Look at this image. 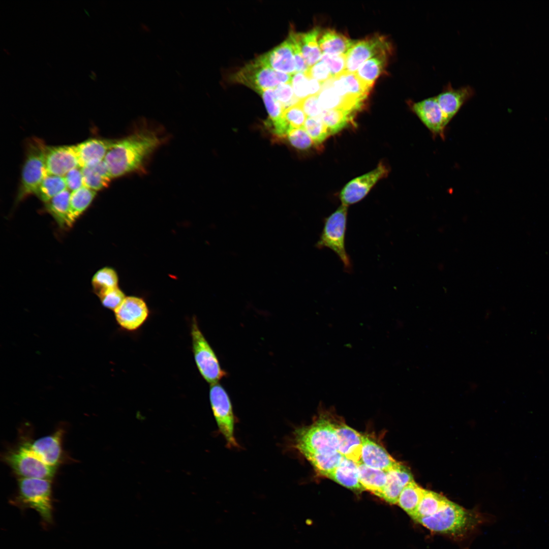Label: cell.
Listing matches in <instances>:
<instances>
[{"instance_id":"cell-1","label":"cell","mask_w":549,"mask_h":549,"mask_svg":"<svg viewBox=\"0 0 549 549\" xmlns=\"http://www.w3.org/2000/svg\"><path fill=\"white\" fill-rule=\"evenodd\" d=\"M163 142V138L150 129L139 130L115 140L104 159L112 177L142 170L147 160Z\"/></svg>"},{"instance_id":"cell-2","label":"cell","mask_w":549,"mask_h":549,"mask_svg":"<svg viewBox=\"0 0 549 549\" xmlns=\"http://www.w3.org/2000/svg\"><path fill=\"white\" fill-rule=\"evenodd\" d=\"M11 504L21 510L32 508L39 514L45 526L53 523L52 480L43 478H18L16 494Z\"/></svg>"},{"instance_id":"cell-3","label":"cell","mask_w":549,"mask_h":549,"mask_svg":"<svg viewBox=\"0 0 549 549\" xmlns=\"http://www.w3.org/2000/svg\"><path fill=\"white\" fill-rule=\"evenodd\" d=\"M293 446L306 459L339 451L332 422L321 416L311 424L296 429L294 433Z\"/></svg>"},{"instance_id":"cell-4","label":"cell","mask_w":549,"mask_h":549,"mask_svg":"<svg viewBox=\"0 0 549 549\" xmlns=\"http://www.w3.org/2000/svg\"><path fill=\"white\" fill-rule=\"evenodd\" d=\"M3 460L18 478H43L52 480L57 468L45 464L31 448L28 439L5 451Z\"/></svg>"},{"instance_id":"cell-5","label":"cell","mask_w":549,"mask_h":549,"mask_svg":"<svg viewBox=\"0 0 549 549\" xmlns=\"http://www.w3.org/2000/svg\"><path fill=\"white\" fill-rule=\"evenodd\" d=\"M347 214L348 206L342 204L324 219L323 227L316 247L331 250L342 262L345 271L350 272L352 264L345 247Z\"/></svg>"},{"instance_id":"cell-6","label":"cell","mask_w":549,"mask_h":549,"mask_svg":"<svg viewBox=\"0 0 549 549\" xmlns=\"http://www.w3.org/2000/svg\"><path fill=\"white\" fill-rule=\"evenodd\" d=\"M475 521L471 513L448 500L434 514L418 518L415 522L433 532L455 535L466 531Z\"/></svg>"},{"instance_id":"cell-7","label":"cell","mask_w":549,"mask_h":549,"mask_svg":"<svg viewBox=\"0 0 549 549\" xmlns=\"http://www.w3.org/2000/svg\"><path fill=\"white\" fill-rule=\"evenodd\" d=\"M46 146L43 141L37 138L29 139L27 142L17 201H20L31 194H36L46 175L45 165Z\"/></svg>"},{"instance_id":"cell-8","label":"cell","mask_w":549,"mask_h":549,"mask_svg":"<svg viewBox=\"0 0 549 549\" xmlns=\"http://www.w3.org/2000/svg\"><path fill=\"white\" fill-rule=\"evenodd\" d=\"M292 76L272 69L257 58L236 71L231 79L260 94L264 90L274 89L280 84L290 83Z\"/></svg>"},{"instance_id":"cell-9","label":"cell","mask_w":549,"mask_h":549,"mask_svg":"<svg viewBox=\"0 0 549 549\" xmlns=\"http://www.w3.org/2000/svg\"><path fill=\"white\" fill-rule=\"evenodd\" d=\"M191 335L192 351L200 374L210 384L219 382L227 375V373L222 369L215 352L195 318L192 321Z\"/></svg>"},{"instance_id":"cell-10","label":"cell","mask_w":549,"mask_h":549,"mask_svg":"<svg viewBox=\"0 0 549 549\" xmlns=\"http://www.w3.org/2000/svg\"><path fill=\"white\" fill-rule=\"evenodd\" d=\"M209 396L218 428L228 447H238L234 434L235 417L229 395L222 385L217 382L210 384Z\"/></svg>"},{"instance_id":"cell-11","label":"cell","mask_w":549,"mask_h":549,"mask_svg":"<svg viewBox=\"0 0 549 549\" xmlns=\"http://www.w3.org/2000/svg\"><path fill=\"white\" fill-rule=\"evenodd\" d=\"M387 167L380 162L377 167L349 181L342 190L340 199L342 204L348 206L362 199L376 182L388 174Z\"/></svg>"},{"instance_id":"cell-12","label":"cell","mask_w":549,"mask_h":549,"mask_svg":"<svg viewBox=\"0 0 549 549\" xmlns=\"http://www.w3.org/2000/svg\"><path fill=\"white\" fill-rule=\"evenodd\" d=\"M410 109L423 125L430 131L433 137L445 138L446 124L444 116L435 96L414 102H408Z\"/></svg>"},{"instance_id":"cell-13","label":"cell","mask_w":549,"mask_h":549,"mask_svg":"<svg viewBox=\"0 0 549 549\" xmlns=\"http://www.w3.org/2000/svg\"><path fill=\"white\" fill-rule=\"evenodd\" d=\"M390 44L382 36L356 41L346 54L345 72L355 73L365 61L383 52L390 53Z\"/></svg>"},{"instance_id":"cell-14","label":"cell","mask_w":549,"mask_h":549,"mask_svg":"<svg viewBox=\"0 0 549 549\" xmlns=\"http://www.w3.org/2000/svg\"><path fill=\"white\" fill-rule=\"evenodd\" d=\"M64 430L56 429L51 434L37 439L28 438L29 445L34 452L48 466L57 468L63 463L65 455L63 447Z\"/></svg>"},{"instance_id":"cell-15","label":"cell","mask_w":549,"mask_h":549,"mask_svg":"<svg viewBox=\"0 0 549 549\" xmlns=\"http://www.w3.org/2000/svg\"><path fill=\"white\" fill-rule=\"evenodd\" d=\"M114 312L118 325L130 331L139 329L145 322L149 313L145 301L136 296L126 297Z\"/></svg>"},{"instance_id":"cell-16","label":"cell","mask_w":549,"mask_h":549,"mask_svg":"<svg viewBox=\"0 0 549 549\" xmlns=\"http://www.w3.org/2000/svg\"><path fill=\"white\" fill-rule=\"evenodd\" d=\"M474 95V89L470 85L455 88L450 83H448L443 86L439 94L435 96L447 126L464 105Z\"/></svg>"},{"instance_id":"cell-17","label":"cell","mask_w":549,"mask_h":549,"mask_svg":"<svg viewBox=\"0 0 549 549\" xmlns=\"http://www.w3.org/2000/svg\"><path fill=\"white\" fill-rule=\"evenodd\" d=\"M46 175L64 176L80 167L74 146H46L45 156Z\"/></svg>"},{"instance_id":"cell-18","label":"cell","mask_w":549,"mask_h":549,"mask_svg":"<svg viewBox=\"0 0 549 549\" xmlns=\"http://www.w3.org/2000/svg\"><path fill=\"white\" fill-rule=\"evenodd\" d=\"M257 58L276 71L292 75L296 73L293 46L289 37L272 50Z\"/></svg>"},{"instance_id":"cell-19","label":"cell","mask_w":549,"mask_h":549,"mask_svg":"<svg viewBox=\"0 0 549 549\" xmlns=\"http://www.w3.org/2000/svg\"><path fill=\"white\" fill-rule=\"evenodd\" d=\"M332 423L338 439L339 452L356 463L360 462L362 436L345 423Z\"/></svg>"},{"instance_id":"cell-20","label":"cell","mask_w":549,"mask_h":549,"mask_svg":"<svg viewBox=\"0 0 549 549\" xmlns=\"http://www.w3.org/2000/svg\"><path fill=\"white\" fill-rule=\"evenodd\" d=\"M360 462L367 466L388 471L399 463L396 462L380 445L362 436Z\"/></svg>"},{"instance_id":"cell-21","label":"cell","mask_w":549,"mask_h":549,"mask_svg":"<svg viewBox=\"0 0 549 549\" xmlns=\"http://www.w3.org/2000/svg\"><path fill=\"white\" fill-rule=\"evenodd\" d=\"M115 140L89 139L74 146L80 167L95 165L103 161Z\"/></svg>"},{"instance_id":"cell-22","label":"cell","mask_w":549,"mask_h":549,"mask_svg":"<svg viewBox=\"0 0 549 549\" xmlns=\"http://www.w3.org/2000/svg\"><path fill=\"white\" fill-rule=\"evenodd\" d=\"M387 479L381 498L386 502L396 504L404 487L414 480L410 470L401 463L386 472Z\"/></svg>"},{"instance_id":"cell-23","label":"cell","mask_w":549,"mask_h":549,"mask_svg":"<svg viewBox=\"0 0 549 549\" xmlns=\"http://www.w3.org/2000/svg\"><path fill=\"white\" fill-rule=\"evenodd\" d=\"M329 82L340 96L361 102L367 98L371 90L360 81L355 73L344 72L332 78Z\"/></svg>"},{"instance_id":"cell-24","label":"cell","mask_w":549,"mask_h":549,"mask_svg":"<svg viewBox=\"0 0 549 549\" xmlns=\"http://www.w3.org/2000/svg\"><path fill=\"white\" fill-rule=\"evenodd\" d=\"M318 103L324 110L340 109L354 112L361 106V101L340 96L330 85L329 80L323 84L318 95Z\"/></svg>"},{"instance_id":"cell-25","label":"cell","mask_w":549,"mask_h":549,"mask_svg":"<svg viewBox=\"0 0 549 549\" xmlns=\"http://www.w3.org/2000/svg\"><path fill=\"white\" fill-rule=\"evenodd\" d=\"M320 33V28L317 27L305 33L293 32L290 33L309 67L319 62L322 55L317 41Z\"/></svg>"},{"instance_id":"cell-26","label":"cell","mask_w":549,"mask_h":549,"mask_svg":"<svg viewBox=\"0 0 549 549\" xmlns=\"http://www.w3.org/2000/svg\"><path fill=\"white\" fill-rule=\"evenodd\" d=\"M327 477L352 490H364L359 482L357 463L343 456Z\"/></svg>"},{"instance_id":"cell-27","label":"cell","mask_w":549,"mask_h":549,"mask_svg":"<svg viewBox=\"0 0 549 549\" xmlns=\"http://www.w3.org/2000/svg\"><path fill=\"white\" fill-rule=\"evenodd\" d=\"M71 192L66 189L45 203V210L64 229L71 227L74 223L70 212Z\"/></svg>"},{"instance_id":"cell-28","label":"cell","mask_w":549,"mask_h":549,"mask_svg":"<svg viewBox=\"0 0 549 549\" xmlns=\"http://www.w3.org/2000/svg\"><path fill=\"white\" fill-rule=\"evenodd\" d=\"M318 41L321 51L330 55L347 54L356 42L330 29L324 30Z\"/></svg>"},{"instance_id":"cell-29","label":"cell","mask_w":549,"mask_h":549,"mask_svg":"<svg viewBox=\"0 0 549 549\" xmlns=\"http://www.w3.org/2000/svg\"><path fill=\"white\" fill-rule=\"evenodd\" d=\"M359 482L364 490L381 498L387 479L386 472L357 463Z\"/></svg>"},{"instance_id":"cell-30","label":"cell","mask_w":549,"mask_h":549,"mask_svg":"<svg viewBox=\"0 0 549 549\" xmlns=\"http://www.w3.org/2000/svg\"><path fill=\"white\" fill-rule=\"evenodd\" d=\"M81 168L84 186L97 191L107 187L112 178L104 161Z\"/></svg>"},{"instance_id":"cell-31","label":"cell","mask_w":549,"mask_h":549,"mask_svg":"<svg viewBox=\"0 0 549 549\" xmlns=\"http://www.w3.org/2000/svg\"><path fill=\"white\" fill-rule=\"evenodd\" d=\"M388 53L383 52L372 57L363 63L355 72L360 81L368 88L371 89L382 73L386 65Z\"/></svg>"},{"instance_id":"cell-32","label":"cell","mask_w":549,"mask_h":549,"mask_svg":"<svg viewBox=\"0 0 549 549\" xmlns=\"http://www.w3.org/2000/svg\"><path fill=\"white\" fill-rule=\"evenodd\" d=\"M424 491L413 480L407 484L400 494L397 504L412 518L416 514Z\"/></svg>"},{"instance_id":"cell-33","label":"cell","mask_w":549,"mask_h":549,"mask_svg":"<svg viewBox=\"0 0 549 549\" xmlns=\"http://www.w3.org/2000/svg\"><path fill=\"white\" fill-rule=\"evenodd\" d=\"M96 194V191L85 186L71 192L70 212L73 223L88 207Z\"/></svg>"},{"instance_id":"cell-34","label":"cell","mask_w":549,"mask_h":549,"mask_svg":"<svg viewBox=\"0 0 549 549\" xmlns=\"http://www.w3.org/2000/svg\"><path fill=\"white\" fill-rule=\"evenodd\" d=\"M448 500L445 497L436 492L424 489L416 514L412 518L432 515L437 512Z\"/></svg>"},{"instance_id":"cell-35","label":"cell","mask_w":549,"mask_h":549,"mask_svg":"<svg viewBox=\"0 0 549 549\" xmlns=\"http://www.w3.org/2000/svg\"><path fill=\"white\" fill-rule=\"evenodd\" d=\"M353 112L340 109L324 110L321 116L330 135H334L353 123Z\"/></svg>"},{"instance_id":"cell-36","label":"cell","mask_w":549,"mask_h":549,"mask_svg":"<svg viewBox=\"0 0 549 549\" xmlns=\"http://www.w3.org/2000/svg\"><path fill=\"white\" fill-rule=\"evenodd\" d=\"M66 189L67 187L64 176L46 175L36 195L46 203Z\"/></svg>"},{"instance_id":"cell-37","label":"cell","mask_w":549,"mask_h":549,"mask_svg":"<svg viewBox=\"0 0 549 549\" xmlns=\"http://www.w3.org/2000/svg\"><path fill=\"white\" fill-rule=\"evenodd\" d=\"M118 282L116 272L109 267L98 270L92 279L93 290L97 296L107 290L118 287Z\"/></svg>"},{"instance_id":"cell-38","label":"cell","mask_w":549,"mask_h":549,"mask_svg":"<svg viewBox=\"0 0 549 549\" xmlns=\"http://www.w3.org/2000/svg\"><path fill=\"white\" fill-rule=\"evenodd\" d=\"M343 455L339 452L312 456L307 460L321 475L327 477L340 463Z\"/></svg>"},{"instance_id":"cell-39","label":"cell","mask_w":549,"mask_h":549,"mask_svg":"<svg viewBox=\"0 0 549 549\" xmlns=\"http://www.w3.org/2000/svg\"><path fill=\"white\" fill-rule=\"evenodd\" d=\"M303 128L316 145L321 144L330 135L321 117H308Z\"/></svg>"},{"instance_id":"cell-40","label":"cell","mask_w":549,"mask_h":549,"mask_svg":"<svg viewBox=\"0 0 549 549\" xmlns=\"http://www.w3.org/2000/svg\"><path fill=\"white\" fill-rule=\"evenodd\" d=\"M260 95L263 99L269 115V119L266 122L273 123L281 120L283 117L285 109L277 100L273 89L264 90Z\"/></svg>"},{"instance_id":"cell-41","label":"cell","mask_w":549,"mask_h":549,"mask_svg":"<svg viewBox=\"0 0 549 549\" xmlns=\"http://www.w3.org/2000/svg\"><path fill=\"white\" fill-rule=\"evenodd\" d=\"M307 116L298 104L286 108L283 118L291 129L303 127Z\"/></svg>"},{"instance_id":"cell-42","label":"cell","mask_w":549,"mask_h":549,"mask_svg":"<svg viewBox=\"0 0 549 549\" xmlns=\"http://www.w3.org/2000/svg\"><path fill=\"white\" fill-rule=\"evenodd\" d=\"M102 304L113 311L126 298L124 293L118 287L105 291L98 295Z\"/></svg>"},{"instance_id":"cell-43","label":"cell","mask_w":549,"mask_h":549,"mask_svg":"<svg viewBox=\"0 0 549 549\" xmlns=\"http://www.w3.org/2000/svg\"><path fill=\"white\" fill-rule=\"evenodd\" d=\"M320 60L327 65L332 78L345 72L346 54L330 55L323 53Z\"/></svg>"},{"instance_id":"cell-44","label":"cell","mask_w":549,"mask_h":549,"mask_svg":"<svg viewBox=\"0 0 549 549\" xmlns=\"http://www.w3.org/2000/svg\"><path fill=\"white\" fill-rule=\"evenodd\" d=\"M287 136L290 144L299 149H307L314 144L303 127L292 129Z\"/></svg>"},{"instance_id":"cell-45","label":"cell","mask_w":549,"mask_h":549,"mask_svg":"<svg viewBox=\"0 0 549 549\" xmlns=\"http://www.w3.org/2000/svg\"><path fill=\"white\" fill-rule=\"evenodd\" d=\"M273 91L277 100L285 109L299 101L294 95L291 82L280 84L273 89Z\"/></svg>"},{"instance_id":"cell-46","label":"cell","mask_w":549,"mask_h":549,"mask_svg":"<svg viewBox=\"0 0 549 549\" xmlns=\"http://www.w3.org/2000/svg\"><path fill=\"white\" fill-rule=\"evenodd\" d=\"M309 79L303 73H296L292 76L291 83L294 95L299 101L309 96Z\"/></svg>"},{"instance_id":"cell-47","label":"cell","mask_w":549,"mask_h":549,"mask_svg":"<svg viewBox=\"0 0 549 549\" xmlns=\"http://www.w3.org/2000/svg\"><path fill=\"white\" fill-rule=\"evenodd\" d=\"M305 74L308 77L315 79L322 83L332 78L328 66L321 60L310 67Z\"/></svg>"},{"instance_id":"cell-48","label":"cell","mask_w":549,"mask_h":549,"mask_svg":"<svg viewBox=\"0 0 549 549\" xmlns=\"http://www.w3.org/2000/svg\"><path fill=\"white\" fill-rule=\"evenodd\" d=\"M307 117H321L323 110L320 108L318 95L310 96L298 102Z\"/></svg>"},{"instance_id":"cell-49","label":"cell","mask_w":549,"mask_h":549,"mask_svg":"<svg viewBox=\"0 0 549 549\" xmlns=\"http://www.w3.org/2000/svg\"><path fill=\"white\" fill-rule=\"evenodd\" d=\"M67 189L73 192L84 186L83 175L80 167L69 171L64 176Z\"/></svg>"},{"instance_id":"cell-50","label":"cell","mask_w":549,"mask_h":549,"mask_svg":"<svg viewBox=\"0 0 549 549\" xmlns=\"http://www.w3.org/2000/svg\"><path fill=\"white\" fill-rule=\"evenodd\" d=\"M289 37L292 41L293 46L296 65V73L300 72L306 73L310 67L307 64L297 44L290 34H289Z\"/></svg>"},{"instance_id":"cell-51","label":"cell","mask_w":549,"mask_h":549,"mask_svg":"<svg viewBox=\"0 0 549 549\" xmlns=\"http://www.w3.org/2000/svg\"><path fill=\"white\" fill-rule=\"evenodd\" d=\"M322 83L320 82L318 80L309 78V94L310 96L318 95L323 85Z\"/></svg>"},{"instance_id":"cell-52","label":"cell","mask_w":549,"mask_h":549,"mask_svg":"<svg viewBox=\"0 0 549 549\" xmlns=\"http://www.w3.org/2000/svg\"><path fill=\"white\" fill-rule=\"evenodd\" d=\"M90 72H91V74H90V75H89V77H90V78H92V79L93 80H96V74H95V72H94V71H90Z\"/></svg>"}]
</instances>
